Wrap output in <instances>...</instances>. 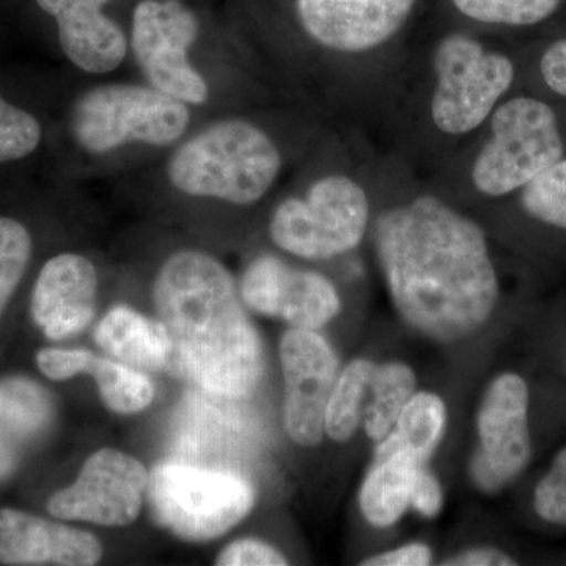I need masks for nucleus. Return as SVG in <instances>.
Instances as JSON below:
<instances>
[{
  "label": "nucleus",
  "mask_w": 566,
  "mask_h": 566,
  "mask_svg": "<svg viewBox=\"0 0 566 566\" xmlns=\"http://www.w3.org/2000/svg\"><path fill=\"white\" fill-rule=\"evenodd\" d=\"M376 252L406 324L436 342H460L493 315L499 281L479 223L433 196L386 211Z\"/></svg>",
  "instance_id": "1"
},
{
  "label": "nucleus",
  "mask_w": 566,
  "mask_h": 566,
  "mask_svg": "<svg viewBox=\"0 0 566 566\" xmlns=\"http://www.w3.org/2000/svg\"><path fill=\"white\" fill-rule=\"evenodd\" d=\"M153 300L172 345L170 375L218 397L243 398L256 389L262 340L221 262L199 251L174 253L156 275Z\"/></svg>",
  "instance_id": "2"
},
{
  "label": "nucleus",
  "mask_w": 566,
  "mask_h": 566,
  "mask_svg": "<svg viewBox=\"0 0 566 566\" xmlns=\"http://www.w3.org/2000/svg\"><path fill=\"white\" fill-rule=\"evenodd\" d=\"M281 167V151L259 126L223 120L181 145L167 175L188 196L251 205L270 191Z\"/></svg>",
  "instance_id": "3"
},
{
  "label": "nucleus",
  "mask_w": 566,
  "mask_h": 566,
  "mask_svg": "<svg viewBox=\"0 0 566 566\" xmlns=\"http://www.w3.org/2000/svg\"><path fill=\"white\" fill-rule=\"evenodd\" d=\"M145 499L164 531L186 543H210L252 512L255 491L233 472L164 463L150 472Z\"/></svg>",
  "instance_id": "4"
},
{
  "label": "nucleus",
  "mask_w": 566,
  "mask_h": 566,
  "mask_svg": "<svg viewBox=\"0 0 566 566\" xmlns=\"http://www.w3.org/2000/svg\"><path fill=\"white\" fill-rule=\"evenodd\" d=\"M185 104L156 88L99 85L74 103L71 133L85 151L96 155L132 142L166 147L188 128L189 111Z\"/></svg>",
  "instance_id": "5"
},
{
  "label": "nucleus",
  "mask_w": 566,
  "mask_h": 566,
  "mask_svg": "<svg viewBox=\"0 0 566 566\" xmlns=\"http://www.w3.org/2000/svg\"><path fill=\"white\" fill-rule=\"evenodd\" d=\"M491 129L493 137L472 167V182L485 196L502 197L524 188L564 155L556 114L538 99L502 104Z\"/></svg>",
  "instance_id": "6"
},
{
  "label": "nucleus",
  "mask_w": 566,
  "mask_h": 566,
  "mask_svg": "<svg viewBox=\"0 0 566 566\" xmlns=\"http://www.w3.org/2000/svg\"><path fill=\"white\" fill-rule=\"evenodd\" d=\"M370 205L363 186L331 175L304 199L285 200L271 219V238L282 251L307 260H327L353 251L367 230Z\"/></svg>",
  "instance_id": "7"
},
{
  "label": "nucleus",
  "mask_w": 566,
  "mask_h": 566,
  "mask_svg": "<svg viewBox=\"0 0 566 566\" xmlns=\"http://www.w3.org/2000/svg\"><path fill=\"white\" fill-rule=\"evenodd\" d=\"M436 88L431 117L442 133L461 136L490 117L515 77L512 61L486 51L471 36H446L434 52Z\"/></svg>",
  "instance_id": "8"
},
{
  "label": "nucleus",
  "mask_w": 566,
  "mask_h": 566,
  "mask_svg": "<svg viewBox=\"0 0 566 566\" xmlns=\"http://www.w3.org/2000/svg\"><path fill=\"white\" fill-rule=\"evenodd\" d=\"M197 35L199 21L180 0H142L134 10L132 44L153 88L182 103L207 102L210 88L188 57Z\"/></svg>",
  "instance_id": "9"
},
{
  "label": "nucleus",
  "mask_w": 566,
  "mask_h": 566,
  "mask_svg": "<svg viewBox=\"0 0 566 566\" xmlns=\"http://www.w3.org/2000/svg\"><path fill=\"white\" fill-rule=\"evenodd\" d=\"M148 476L150 472L137 458L104 447L85 460L70 486L51 495L46 509L55 520L129 526L140 515Z\"/></svg>",
  "instance_id": "10"
},
{
  "label": "nucleus",
  "mask_w": 566,
  "mask_h": 566,
  "mask_svg": "<svg viewBox=\"0 0 566 566\" xmlns=\"http://www.w3.org/2000/svg\"><path fill=\"white\" fill-rule=\"evenodd\" d=\"M479 449L472 457L471 475L486 494L515 482L531 463L528 389L515 374L497 376L483 395L476 416Z\"/></svg>",
  "instance_id": "11"
},
{
  "label": "nucleus",
  "mask_w": 566,
  "mask_h": 566,
  "mask_svg": "<svg viewBox=\"0 0 566 566\" xmlns=\"http://www.w3.org/2000/svg\"><path fill=\"white\" fill-rule=\"evenodd\" d=\"M285 398L283 428L296 444L315 447L324 436V415L338 371L329 342L316 331H286L281 340Z\"/></svg>",
  "instance_id": "12"
},
{
  "label": "nucleus",
  "mask_w": 566,
  "mask_h": 566,
  "mask_svg": "<svg viewBox=\"0 0 566 566\" xmlns=\"http://www.w3.org/2000/svg\"><path fill=\"white\" fill-rule=\"evenodd\" d=\"M240 294L251 311L289 323L294 329L318 331L338 315L340 296L329 279L293 270L273 255L249 264Z\"/></svg>",
  "instance_id": "13"
},
{
  "label": "nucleus",
  "mask_w": 566,
  "mask_h": 566,
  "mask_svg": "<svg viewBox=\"0 0 566 566\" xmlns=\"http://www.w3.org/2000/svg\"><path fill=\"white\" fill-rule=\"evenodd\" d=\"M417 0H297L304 31L342 52L374 50L403 28Z\"/></svg>",
  "instance_id": "14"
},
{
  "label": "nucleus",
  "mask_w": 566,
  "mask_h": 566,
  "mask_svg": "<svg viewBox=\"0 0 566 566\" xmlns=\"http://www.w3.org/2000/svg\"><path fill=\"white\" fill-rule=\"evenodd\" d=\"M96 292L98 274L91 260L61 253L40 271L32 292V319L50 340L81 334L95 316Z\"/></svg>",
  "instance_id": "15"
},
{
  "label": "nucleus",
  "mask_w": 566,
  "mask_h": 566,
  "mask_svg": "<svg viewBox=\"0 0 566 566\" xmlns=\"http://www.w3.org/2000/svg\"><path fill=\"white\" fill-rule=\"evenodd\" d=\"M103 545L91 532L17 509H0V564L93 566Z\"/></svg>",
  "instance_id": "16"
},
{
  "label": "nucleus",
  "mask_w": 566,
  "mask_h": 566,
  "mask_svg": "<svg viewBox=\"0 0 566 566\" xmlns=\"http://www.w3.org/2000/svg\"><path fill=\"white\" fill-rule=\"evenodd\" d=\"M109 0H36L41 10L57 21L59 39L66 57L77 69L109 73L126 57L128 44L120 25L104 17Z\"/></svg>",
  "instance_id": "17"
},
{
  "label": "nucleus",
  "mask_w": 566,
  "mask_h": 566,
  "mask_svg": "<svg viewBox=\"0 0 566 566\" xmlns=\"http://www.w3.org/2000/svg\"><path fill=\"white\" fill-rule=\"evenodd\" d=\"M55 400L48 387L24 375L0 378V485L55 422Z\"/></svg>",
  "instance_id": "18"
},
{
  "label": "nucleus",
  "mask_w": 566,
  "mask_h": 566,
  "mask_svg": "<svg viewBox=\"0 0 566 566\" xmlns=\"http://www.w3.org/2000/svg\"><path fill=\"white\" fill-rule=\"evenodd\" d=\"M95 342L118 363L142 371L172 368V345L159 319L117 305L103 316L95 329Z\"/></svg>",
  "instance_id": "19"
},
{
  "label": "nucleus",
  "mask_w": 566,
  "mask_h": 566,
  "mask_svg": "<svg viewBox=\"0 0 566 566\" xmlns=\"http://www.w3.org/2000/svg\"><path fill=\"white\" fill-rule=\"evenodd\" d=\"M420 465L401 450H376L359 493L360 510L371 526H394L408 512Z\"/></svg>",
  "instance_id": "20"
},
{
  "label": "nucleus",
  "mask_w": 566,
  "mask_h": 566,
  "mask_svg": "<svg viewBox=\"0 0 566 566\" xmlns=\"http://www.w3.org/2000/svg\"><path fill=\"white\" fill-rule=\"evenodd\" d=\"M446 422L442 398L431 392H416L376 450H401L417 463L424 464L441 442Z\"/></svg>",
  "instance_id": "21"
},
{
  "label": "nucleus",
  "mask_w": 566,
  "mask_h": 566,
  "mask_svg": "<svg viewBox=\"0 0 566 566\" xmlns=\"http://www.w3.org/2000/svg\"><path fill=\"white\" fill-rule=\"evenodd\" d=\"M417 378L415 370L401 363L375 365L368 385L363 423L371 441L379 442L392 431L395 422L408 401L415 397Z\"/></svg>",
  "instance_id": "22"
},
{
  "label": "nucleus",
  "mask_w": 566,
  "mask_h": 566,
  "mask_svg": "<svg viewBox=\"0 0 566 566\" xmlns=\"http://www.w3.org/2000/svg\"><path fill=\"white\" fill-rule=\"evenodd\" d=\"M374 370L370 360L356 359L338 374L324 415V434L333 441L346 442L356 434Z\"/></svg>",
  "instance_id": "23"
},
{
  "label": "nucleus",
  "mask_w": 566,
  "mask_h": 566,
  "mask_svg": "<svg viewBox=\"0 0 566 566\" xmlns=\"http://www.w3.org/2000/svg\"><path fill=\"white\" fill-rule=\"evenodd\" d=\"M85 375L95 378L104 406L117 415H136L151 405L155 387L142 370L93 354Z\"/></svg>",
  "instance_id": "24"
},
{
  "label": "nucleus",
  "mask_w": 566,
  "mask_h": 566,
  "mask_svg": "<svg viewBox=\"0 0 566 566\" xmlns=\"http://www.w3.org/2000/svg\"><path fill=\"white\" fill-rule=\"evenodd\" d=\"M464 17L485 24L532 25L546 20L560 0H452Z\"/></svg>",
  "instance_id": "25"
},
{
  "label": "nucleus",
  "mask_w": 566,
  "mask_h": 566,
  "mask_svg": "<svg viewBox=\"0 0 566 566\" xmlns=\"http://www.w3.org/2000/svg\"><path fill=\"white\" fill-rule=\"evenodd\" d=\"M521 202L538 221L566 230V159L524 186Z\"/></svg>",
  "instance_id": "26"
},
{
  "label": "nucleus",
  "mask_w": 566,
  "mask_h": 566,
  "mask_svg": "<svg viewBox=\"0 0 566 566\" xmlns=\"http://www.w3.org/2000/svg\"><path fill=\"white\" fill-rule=\"evenodd\" d=\"M31 255L28 229L14 219L0 218V315L24 277Z\"/></svg>",
  "instance_id": "27"
},
{
  "label": "nucleus",
  "mask_w": 566,
  "mask_h": 566,
  "mask_svg": "<svg viewBox=\"0 0 566 566\" xmlns=\"http://www.w3.org/2000/svg\"><path fill=\"white\" fill-rule=\"evenodd\" d=\"M40 140L39 120L0 96V163L25 158L36 150Z\"/></svg>",
  "instance_id": "28"
},
{
  "label": "nucleus",
  "mask_w": 566,
  "mask_h": 566,
  "mask_svg": "<svg viewBox=\"0 0 566 566\" xmlns=\"http://www.w3.org/2000/svg\"><path fill=\"white\" fill-rule=\"evenodd\" d=\"M534 506L539 517L551 524H566V447L535 488Z\"/></svg>",
  "instance_id": "29"
},
{
  "label": "nucleus",
  "mask_w": 566,
  "mask_h": 566,
  "mask_svg": "<svg viewBox=\"0 0 566 566\" xmlns=\"http://www.w3.org/2000/svg\"><path fill=\"white\" fill-rule=\"evenodd\" d=\"M218 566H285L289 560L281 551L262 539L241 538L223 547L216 557Z\"/></svg>",
  "instance_id": "30"
},
{
  "label": "nucleus",
  "mask_w": 566,
  "mask_h": 566,
  "mask_svg": "<svg viewBox=\"0 0 566 566\" xmlns=\"http://www.w3.org/2000/svg\"><path fill=\"white\" fill-rule=\"evenodd\" d=\"M93 353L87 349L43 348L36 353L35 363L41 374L51 381H66L85 375Z\"/></svg>",
  "instance_id": "31"
},
{
  "label": "nucleus",
  "mask_w": 566,
  "mask_h": 566,
  "mask_svg": "<svg viewBox=\"0 0 566 566\" xmlns=\"http://www.w3.org/2000/svg\"><path fill=\"white\" fill-rule=\"evenodd\" d=\"M442 502H444V497H442L441 483L428 469L420 465L415 491H412V509L424 517H434L441 512Z\"/></svg>",
  "instance_id": "32"
},
{
  "label": "nucleus",
  "mask_w": 566,
  "mask_h": 566,
  "mask_svg": "<svg viewBox=\"0 0 566 566\" xmlns=\"http://www.w3.org/2000/svg\"><path fill=\"white\" fill-rule=\"evenodd\" d=\"M430 547L423 543H409V545L397 547V549L386 551V553L376 554L374 557L365 558V566H424L431 564Z\"/></svg>",
  "instance_id": "33"
},
{
  "label": "nucleus",
  "mask_w": 566,
  "mask_h": 566,
  "mask_svg": "<svg viewBox=\"0 0 566 566\" xmlns=\"http://www.w3.org/2000/svg\"><path fill=\"white\" fill-rule=\"evenodd\" d=\"M542 74L551 91L566 96V40L547 48L542 57Z\"/></svg>",
  "instance_id": "34"
},
{
  "label": "nucleus",
  "mask_w": 566,
  "mask_h": 566,
  "mask_svg": "<svg viewBox=\"0 0 566 566\" xmlns=\"http://www.w3.org/2000/svg\"><path fill=\"white\" fill-rule=\"evenodd\" d=\"M446 565L453 566H509L516 565L512 557L495 547H475L450 558Z\"/></svg>",
  "instance_id": "35"
}]
</instances>
